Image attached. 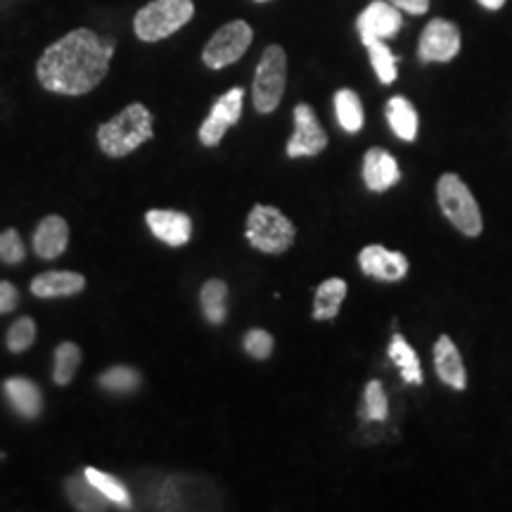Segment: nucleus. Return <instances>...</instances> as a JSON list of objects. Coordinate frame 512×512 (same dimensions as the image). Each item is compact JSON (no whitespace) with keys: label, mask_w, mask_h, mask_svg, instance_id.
Segmentation results:
<instances>
[{"label":"nucleus","mask_w":512,"mask_h":512,"mask_svg":"<svg viewBox=\"0 0 512 512\" xmlns=\"http://www.w3.org/2000/svg\"><path fill=\"white\" fill-rule=\"evenodd\" d=\"M366 415L370 420L387 418V396L380 382H370L366 387Z\"/></svg>","instance_id":"32"},{"label":"nucleus","mask_w":512,"mask_h":512,"mask_svg":"<svg viewBox=\"0 0 512 512\" xmlns=\"http://www.w3.org/2000/svg\"><path fill=\"white\" fill-rule=\"evenodd\" d=\"M147 228L155 233L157 240H162L169 247H183L190 242L192 221L188 214L171 209H150L145 214Z\"/></svg>","instance_id":"12"},{"label":"nucleus","mask_w":512,"mask_h":512,"mask_svg":"<svg viewBox=\"0 0 512 512\" xmlns=\"http://www.w3.org/2000/svg\"><path fill=\"white\" fill-rule=\"evenodd\" d=\"M83 475H86L88 482H91L110 503L119 505V508H124V510L133 505L131 491L126 489V484L121 482V479L107 475V472H102V470H95V467H86V472H83Z\"/></svg>","instance_id":"23"},{"label":"nucleus","mask_w":512,"mask_h":512,"mask_svg":"<svg viewBox=\"0 0 512 512\" xmlns=\"http://www.w3.org/2000/svg\"><path fill=\"white\" fill-rule=\"evenodd\" d=\"M328 147V133L318 124L311 105L294 107V136L287 143V157H316Z\"/></svg>","instance_id":"8"},{"label":"nucleus","mask_w":512,"mask_h":512,"mask_svg":"<svg viewBox=\"0 0 512 512\" xmlns=\"http://www.w3.org/2000/svg\"><path fill=\"white\" fill-rule=\"evenodd\" d=\"M401 24L403 19L396 5L375 0L358 17V34H361L363 43L384 41V38H392L401 29Z\"/></svg>","instance_id":"11"},{"label":"nucleus","mask_w":512,"mask_h":512,"mask_svg":"<svg viewBox=\"0 0 512 512\" xmlns=\"http://www.w3.org/2000/svg\"><path fill=\"white\" fill-rule=\"evenodd\" d=\"M64 489H67V498L72 501L76 510L100 512V510L110 508V505H107L110 501H107V498L102 496L91 482H88L86 475H83V477H69L67 484H64Z\"/></svg>","instance_id":"21"},{"label":"nucleus","mask_w":512,"mask_h":512,"mask_svg":"<svg viewBox=\"0 0 512 512\" xmlns=\"http://www.w3.org/2000/svg\"><path fill=\"white\" fill-rule=\"evenodd\" d=\"M363 273L377 280H401L408 273V261L401 252H389L382 245H370L358 254Z\"/></svg>","instance_id":"13"},{"label":"nucleus","mask_w":512,"mask_h":512,"mask_svg":"<svg viewBox=\"0 0 512 512\" xmlns=\"http://www.w3.org/2000/svg\"><path fill=\"white\" fill-rule=\"evenodd\" d=\"M252 27L242 19L228 22L226 27H221L211 36V41L204 46L202 60L209 69H223L228 64L238 62L242 55L247 53V48L252 46Z\"/></svg>","instance_id":"7"},{"label":"nucleus","mask_w":512,"mask_h":512,"mask_svg":"<svg viewBox=\"0 0 512 512\" xmlns=\"http://www.w3.org/2000/svg\"><path fill=\"white\" fill-rule=\"evenodd\" d=\"M439 207L446 219L467 238H477L482 233V211L463 178L456 174H444L437 185Z\"/></svg>","instance_id":"4"},{"label":"nucleus","mask_w":512,"mask_h":512,"mask_svg":"<svg viewBox=\"0 0 512 512\" xmlns=\"http://www.w3.org/2000/svg\"><path fill=\"white\" fill-rule=\"evenodd\" d=\"M389 3L396 5L399 10L411 12V15H425L427 8H430V0H389Z\"/></svg>","instance_id":"34"},{"label":"nucleus","mask_w":512,"mask_h":512,"mask_svg":"<svg viewBox=\"0 0 512 512\" xmlns=\"http://www.w3.org/2000/svg\"><path fill=\"white\" fill-rule=\"evenodd\" d=\"M24 256H27V249L22 245V238L15 228H8L5 233H0V261L3 264L17 266L22 264Z\"/></svg>","instance_id":"30"},{"label":"nucleus","mask_w":512,"mask_h":512,"mask_svg":"<svg viewBox=\"0 0 512 512\" xmlns=\"http://www.w3.org/2000/svg\"><path fill=\"white\" fill-rule=\"evenodd\" d=\"M152 112L143 102H133L126 110H121L117 117L105 121L98 128V145L107 157L121 159L136 152L140 145L152 140Z\"/></svg>","instance_id":"2"},{"label":"nucleus","mask_w":512,"mask_h":512,"mask_svg":"<svg viewBox=\"0 0 512 512\" xmlns=\"http://www.w3.org/2000/svg\"><path fill=\"white\" fill-rule=\"evenodd\" d=\"M245 351L256 361H266L273 354V337L266 330H249L245 335Z\"/></svg>","instance_id":"31"},{"label":"nucleus","mask_w":512,"mask_h":512,"mask_svg":"<svg viewBox=\"0 0 512 512\" xmlns=\"http://www.w3.org/2000/svg\"><path fill=\"white\" fill-rule=\"evenodd\" d=\"M366 48L370 53V62H373L377 79L382 83H392L396 79V57L392 55V50L384 46L382 41H370L366 43Z\"/></svg>","instance_id":"29"},{"label":"nucleus","mask_w":512,"mask_h":512,"mask_svg":"<svg viewBox=\"0 0 512 512\" xmlns=\"http://www.w3.org/2000/svg\"><path fill=\"white\" fill-rule=\"evenodd\" d=\"M335 114H337L339 126H342L347 133H358L363 128V121H366V117H363L361 100H358V95L354 91H349V88L337 91Z\"/></svg>","instance_id":"24"},{"label":"nucleus","mask_w":512,"mask_h":512,"mask_svg":"<svg viewBox=\"0 0 512 512\" xmlns=\"http://www.w3.org/2000/svg\"><path fill=\"white\" fill-rule=\"evenodd\" d=\"M3 392L8 396L10 406L27 420H36L41 418L43 413V394L38 389V384H34L27 377H10L3 384Z\"/></svg>","instance_id":"16"},{"label":"nucleus","mask_w":512,"mask_h":512,"mask_svg":"<svg viewBox=\"0 0 512 512\" xmlns=\"http://www.w3.org/2000/svg\"><path fill=\"white\" fill-rule=\"evenodd\" d=\"M195 15L192 0H152L133 19L136 36L145 43H157L183 29Z\"/></svg>","instance_id":"3"},{"label":"nucleus","mask_w":512,"mask_h":512,"mask_svg":"<svg viewBox=\"0 0 512 512\" xmlns=\"http://www.w3.org/2000/svg\"><path fill=\"white\" fill-rule=\"evenodd\" d=\"M287 81V55L280 46H268L261 55L254 76V107L256 112L271 114L280 105Z\"/></svg>","instance_id":"6"},{"label":"nucleus","mask_w":512,"mask_h":512,"mask_svg":"<svg viewBox=\"0 0 512 512\" xmlns=\"http://www.w3.org/2000/svg\"><path fill=\"white\" fill-rule=\"evenodd\" d=\"M389 356H392V361L396 363V366H399L403 380L411 382V384H420L422 382L420 358L415 356L413 347L401 335H394L392 337V344H389Z\"/></svg>","instance_id":"25"},{"label":"nucleus","mask_w":512,"mask_h":512,"mask_svg":"<svg viewBox=\"0 0 512 512\" xmlns=\"http://www.w3.org/2000/svg\"><path fill=\"white\" fill-rule=\"evenodd\" d=\"M256 3H266V0H256Z\"/></svg>","instance_id":"36"},{"label":"nucleus","mask_w":512,"mask_h":512,"mask_svg":"<svg viewBox=\"0 0 512 512\" xmlns=\"http://www.w3.org/2000/svg\"><path fill=\"white\" fill-rule=\"evenodd\" d=\"M249 245L264 254H283L294 242V226L280 209L256 204L247 216L245 230Z\"/></svg>","instance_id":"5"},{"label":"nucleus","mask_w":512,"mask_h":512,"mask_svg":"<svg viewBox=\"0 0 512 512\" xmlns=\"http://www.w3.org/2000/svg\"><path fill=\"white\" fill-rule=\"evenodd\" d=\"M200 304L204 318L211 325H221L228 316V285L223 280H207L202 285L200 292Z\"/></svg>","instance_id":"22"},{"label":"nucleus","mask_w":512,"mask_h":512,"mask_svg":"<svg viewBox=\"0 0 512 512\" xmlns=\"http://www.w3.org/2000/svg\"><path fill=\"white\" fill-rule=\"evenodd\" d=\"M242 98H245V91L242 88H230L226 95H221L216 100V105L211 107L209 117L204 119L200 128V140L202 145L216 147L221 143V138L226 136V131L233 124H238L242 114Z\"/></svg>","instance_id":"9"},{"label":"nucleus","mask_w":512,"mask_h":512,"mask_svg":"<svg viewBox=\"0 0 512 512\" xmlns=\"http://www.w3.org/2000/svg\"><path fill=\"white\" fill-rule=\"evenodd\" d=\"M98 384L105 389V392L133 394L140 387V375L136 368L114 366V368H107L105 373L98 377Z\"/></svg>","instance_id":"27"},{"label":"nucleus","mask_w":512,"mask_h":512,"mask_svg":"<svg viewBox=\"0 0 512 512\" xmlns=\"http://www.w3.org/2000/svg\"><path fill=\"white\" fill-rule=\"evenodd\" d=\"M19 304V290L8 280H0V316L15 311Z\"/></svg>","instance_id":"33"},{"label":"nucleus","mask_w":512,"mask_h":512,"mask_svg":"<svg viewBox=\"0 0 512 512\" xmlns=\"http://www.w3.org/2000/svg\"><path fill=\"white\" fill-rule=\"evenodd\" d=\"M434 366H437V375L448 384V387L465 389L467 377L463 358H460L458 347L448 335H441L437 339V344H434Z\"/></svg>","instance_id":"18"},{"label":"nucleus","mask_w":512,"mask_h":512,"mask_svg":"<svg viewBox=\"0 0 512 512\" xmlns=\"http://www.w3.org/2000/svg\"><path fill=\"white\" fill-rule=\"evenodd\" d=\"M81 366V347L74 342H62L55 349V370H53V382L60 387H67L74 380L76 370Z\"/></svg>","instance_id":"26"},{"label":"nucleus","mask_w":512,"mask_h":512,"mask_svg":"<svg viewBox=\"0 0 512 512\" xmlns=\"http://www.w3.org/2000/svg\"><path fill=\"white\" fill-rule=\"evenodd\" d=\"M363 178H366V185L370 190L382 192L399 181L401 171L396 159L387 150L373 147V150H368L366 159H363Z\"/></svg>","instance_id":"17"},{"label":"nucleus","mask_w":512,"mask_h":512,"mask_svg":"<svg viewBox=\"0 0 512 512\" xmlns=\"http://www.w3.org/2000/svg\"><path fill=\"white\" fill-rule=\"evenodd\" d=\"M479 3H482L486 10H501L505 0H479Z\"/></svg>","instance_id":"35"},{"label":"nucleus","mask_w":512,"mask_h":512,"mask_svg":"<svg viewBox=\"0 0 512 512\" xmlns=\"http://www.w3.org/2000/svg\"><path fill=\"white\" fill-rule=\"evenodd\" d=\"M36 332L38 330H36L34 320H31L29 316H22L10 325L8 337H5V344H8V349L12 351V354H24V351L34 347Z\"/></svg>","instance_id":"28"},{"label":"nucleus","mask_w":512,"mask_h":512,"mask_svg":"<svg viewBox=\"0 0 512 512\" xmlns=\"http://www.w3.org/2000/svg\"><path fill=\"white\" fill-rule=\"evenodd\" d=\"M86 287V278L74 271H48L31 280V294L41 299L74 297Z\"/></svg>","instance_id":"15"},{"label":"nucleus","mask_w":512,"mask_h":512,"mask_svg":"<svg viewBox=\"0 0 512 512\" xmlns=\"http://www.w3.org/2000/svg\"><path fill=\"white\" fill-rule=\"evenodd\" d=\"M112 57V41L100 38L93 29H74L43 50L36 76L50 93L86 95L110 72Z\"/></svg>","instance_id":"1"},{"label":"nucleus","mask_w":512,"mask_h":512,"mask_svg":"<svg viewBox=\"0 0 512 512\" xmlns=\"http://www.w3.org/2000/svg\"><path fill=\"white\" fill-rule=\"evenodd\" d=\"M387 121L392 126V131L406 143H411L418 136V112L413 110V105L401 95H396L387 102Z\"/></svg>","instance_id":"19"},{"label":"nucleus","mask_w":512,"mask_h":512,"mask_svg":"<svg viewBox=\"0 0 512 512\" xmlns=\"http://www.w3.org/2000/svg\"><path fill=\"white\" fill-rule=\"evenodd\" d=\"M344 297H347V283L342 278H330L316 290V302H313V318L332 320L339 313Z\"/></svg>","instance_id":"20"},{"label":"nucleus","mask_w":512,"mask_h":512,"mask_svg":"<svg viewBox=\"0 0 512 512\" xmlns=\"http://www.w3.org/2000/svg\"><path fill=\"white\" fill-rule=\"evenodd\" d=\"M460 53V31L453 22L434 19L420 36L422 62H448Z\"/></svg>","instance_id":"10"},{"label":"nucleus","mask_w":512,"mask_h":512,"mask_svg":"<svg viewBox=\"0 0 512 512\" xmlns=\"http://www.w3.org/2000/svg\"><path fill=\"white\" fill-rule=\"evenodd\" d=\"M69 245V226L62 216L50 214L38 223L34 233V252L41 259H57L64 254V249Z\"/></svg>","instance_id":"14"}]
</instances>
